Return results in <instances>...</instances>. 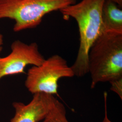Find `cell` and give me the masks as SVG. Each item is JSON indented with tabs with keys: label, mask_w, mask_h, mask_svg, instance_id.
I'll return each instance as SVG.
<instances>
[{
	"label": "cell",
	"mask_w": 122,
	"mask_h": 122,
	"mask_svg": "<svg viewBox=\"0 0 122 122\" xmlns=\"http://www.w3.org/2000/svg\"><path fill=\"white\" fill-rule=\"evenodd\" d=\"M105 0H81L60 11L66 19L72 18L78 25L80 44L76 59L71 67L75 76L88 73V54L92 44L103 31L102 9Z\"/></svg>",
	"instance_id": "6da1fadb"
},
{
	"label": "cell",
	"mask_w": 122,
	"mask_h": 122,
	"mask_svg": "<svg viewBox=\"0 0 122 122\" xmlns=\"http://www.w3.org/2000/svg\"><path fill=\"white\" fill-rule=\"evenodd\" d=\"M88 73L91 89L101 82L122 78V32L103 31L88 54Z\"/></svg>",
	"instance_id": "7a4b0ae2"
},
{
	"label": "cell",
	"mask_w": 122,
	"mask_h": 122,
	"mask_svg": "<svg viewBox=\"0 0 122 122\" xmlns=\"http://www.w3.org/2000/svg\"><path fill=\"white\" fill-rule=\"evenodd\" d=\"M76 3V0H0V20L15 21L13 30L19 32L39 25L44 16Z\"/></svg>",
	"instance_id": "3957f363"
},
{
	"label": "cell",
	"mask_w": 122,
	"mask_h": 122,
	"mask_svg": "<svg viewBox=\"0 0 122 122\" xmlns=\"http://www.w3.org/2000/svg\"><path fill=\"white\" fill-rule=\"evenodd\" d=\"M74 76V72L66 60L55 54L45 59L40 65L30 68L25 84L33 95L45 93L54 96L57 94L58 82L60 79Z\"/></svg>",
	"instance_id": "277c9868"
},
{
	"label": "cell",
	"mask_w": 122,
	"mask_h": 122,
	"mask_svg": "<svg viewBox=\"0 0 122 122\" xmlns=\"http://www.w3.org/2000/svg\"><path fill=\"white\" fill-rule=\"evenodd\" d=\"M11 49L8 55L0 57V80L7 76L25 73L27 66H38L45 60L36 43L26 44L15 40L11 44Z\"/></svg>",
	"instance_id": "5b68a950"
},
{
	"label": "cell",
	"mask_w": 122,
	"mask_h": 122,
	"mask_svg": "<svg viewBox=\"0 0 122 122\" xmlns=\"http://www.w3.org/2000/svg\"><path fill=\"white\" fill-rule=\"evenodd\" d=\"M57 99L54 96L45 93L33 94L27 104L14 102L15 115L10 122H39L43 121L56 104Z\"/></svg>",
	"instance_id": "8992f818"
},
{
	"label": "cell",
	"mask_w": 122,
	"mask_h": 122,
	"mask_svg": "<svg viewBox=\"0 0 122 122\" xmlns=\"http://www.w3.org/2000/svg\"><path fill=\"white\" fill-rule=\"evenodd\" d=\"M102 20L103 31L122 32V9L112 0H105L102 9Z\"/></svg>",
	"instance_id": "52a82bcc"
},
{
	"label": "cell",
	"mask_w": 122,
	"mask_h": 122,
	"mask_svg": "<svg viewBox=\"0 0 122 122\" xmlns=\"http://www.w3.org/2000/svg\"><path fill=\"white\" fill-rule=\"evenodd\" d=\"M42 122H69L66 117L65 106L57 100L51 111Z\"/></svg>",
	"instance_id": "ba28073f"
},
{
	"label": "cell",
	"mask_w": 122,
	"mask_h": 122,
	"mask_svg": "<svg viewBox=\"0 0 122 122\" xmlns=\"http://www.w3.org/2000/svg\"><path fill=\"white\" fill-rule=\"evenodd\" d=\"M110 90L116 93L121 100L122 99V78L115 80L111 82Z\"/></svg>",
	"instance_id": "9c48e42d"
},
{
	"label": "cell",
	"mask_w": 122,
	"mask_h": 122,
	"mask_svg": "<svg viewBox=\"0 0 122 122\" xmlns=\"http://www.w3.org/2000/svg\"><path fill=\"white\" fill-rule=\"evenodd\" d=\"M107 94L106 92L104 93V100H105V117L103 119L102 122H112L109 119L107 115Z\"/></svg>",
	"instance_id": "30bf717a"
},
{
	"label": "cell",
	"mask_w": 122,
	"mask_h": 122,
	"mask_svg": "<svg viewBox=\"0 0 122 122\" xmlns=\"http://www.w3.org/2000/svg\"><path fill=\"white\" fill-rule=\"evenodd\" d=\"M3 36L0 32V53L1 52L3 48Z\"/></svg>",
	"instance_id": "8fae6325"
},
{
	"label": "cell",
	"mask_w": 122,
	"mask_h": 122,
	"mask_svg": "<svg viewBox=\"0 0 122 122\" xmlns=\"http://www.w3.org/2000/svg\"><path fill=\"white\" fill-rule=\"evenodd\" d=\"M112 0L114 1V2H115L116 4H117L120 7H122V0Z\"/></svg>",
	"instance_id": "7c38bea8"
}]
</instances>
